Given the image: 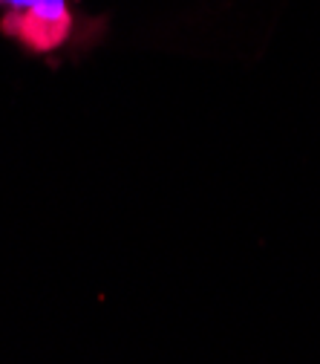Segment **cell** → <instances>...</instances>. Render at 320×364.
Here are the masks:
<instances>
[{"label": "cell", "instance_id": "obj_1", "mask_svg": "<svg viewBox=\"0 0 320 364\" xmlns=\"http://www.w3.org/2000/svg\"><path fill=\"white\" fill-rule=\"evenodd\" d=\"M6 9L0 29L18 41L21 47L32 55H50L64 50L75 21L67 0H0Z\"/></svg>", "mask_w": 320, "mask_h": 364}]
</instances>
